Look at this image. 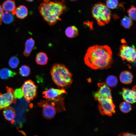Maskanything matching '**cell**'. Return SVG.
<instances>
[{
    "label": "cell",
    "instance_id": "obj_8",
    "mask_svg": "<svg viewBox=\"0 0 136 136\" xmlns=\"http://www.w3.org/2000/svg\"><path fill=\"white\" fill-rule=\"evenodd\" d=\"M6 89V93L3 94L0 92V110L9 106L12 103H16V99L14 96L13 89L7 86Z\"/></svg>",
    "mask_w": 136,
    "mask_h": 136
},
{
    "label": "cell",
    "instance_id": "obj_17",
    "mask_svg": "<svg viewBox=\"0 0 136 136\" xmlns=\"http://www.w3.org/2000/svg\"><path fill=\"white\" fill-rule=\"evenodd\" d=\"M28 14V9L25 6L21 5L16 8L15 15L18 18L23 19L27 16Z\"/></svg>",
    "mask_w": 136,
    "mask_h": 136
},
{
    "label": "cell",
    "instance_id": "obj_2",
    "mask_svg": "<svg viewBox=\"0 0 136 136\" xmlns=\"http://www.w3.org/2000/svg\"><path fill=\"white\" fill-rule=\"evenodd\" d=\"M64 1L44 0V2L40 5L38 8L39 12L49 25H53L61 20L60 16L66 8Z\"/></svg>",
    "mask_w": 136,
    "mask_h": 136
},
{
    "label": "cell",
    "instance_id": "obj_15",
    "mask_svg": "<svg viewBox=\"0 0 136 136\" xmlns=\"http://www.w3.org/2000/svg\"><path fill=\"white\" fill-rule=\"evenodd\" d=\"M133 76L132 74L128 71H124L120 73L119 79L120 82L125 84H130L132 82Z\"/></svg>",
    "mask_w": 136,
    "mask_h": 136
},
{
    "label": "cell",
    "instance_id": "obj_30",
    "mask_svg": "<svg viewBox=\"0 0 136 136\" xmlns=\"http://www.w3.org/2000/svg\"><path fill=\"white\" fill-rule=\"evenodd\" d=\"M118 136H136L135 134L130 132H122Z\"/></svg>",
    "mask_w": 136,
    "mask_h": 136
},
{
    "label": "cell",
    "instance_id": "obj_22",
    "mask_svg": "<svg viewBox=\"0 0 136 136\" xmlns=\"http://www.w3.org/2000/svg\"><path fill=\"white\" fill-rule=\"evenodd\" d=\"M117 78L114 75H110L107 78L106 84L109 87H114L116 86L118 83Z\"/></svg>",
    "mask_w": 136,
    "mask_h": 136
},
{
    "label": "cell",
    "instance_id": "obj_13",
    "mask_svg": "<svg viewBox=\"0 0 136 136\" xmlns=\"http://www.w3.org/2000/svg\"><path fill=\"white\" fill-rule=\"evenodd\" d=\"M2 6L4 11L11 12L13 15H15L16 8L14 1L13 0H6L3 2Z\"/></svg>",
    "mask_w": 136,
    "mask_h": 136
},
{
    "label": "cell",
    "instance_id": "obj_21",
    "mask_svg": "<svg viewBox=\"0 0 136 136\" xmlns=\"http://www.w3.org/2000/svg\"><path fill=\"white\" fill-rule=\"evenodd\" d=\"M13 15L9 12H4L2 17V21L7 24H9L12 23L14 19V17Z\"/></svg>",
    "mask_w": 136,
    "mask_h": 136
},
{
    "label": "cell",
    "instance_id": "obj_11",
    "mask_svg": "<svg viewBox=\"0 0 136 136\" xmlns=\"http://www.w3.org/2000/svg\"><path fill=\"white\" fill-rule=\"evenodd\" d=\"M122 96L125 101L130 104L136 102V87L135 86L132 89L123 88L122 93Z\"/></svg>",
    "mask_w": 136,
    "mask_h": 136
},
{
    "label": "cell",
    "instance_id": "obj_10",
    "mask_svg": "<svg viewBox=\"0 0 136 136\" xmlns=\"http://www.w3.org/2000/svg\"><path fill=\"white\" fill-rule=\"evenodd\" d=\"M98 86V89L94 94V97L96 100L100 98L112 99L111 89L106 83H99Z\"/></svg>",
    "mask_w": 136,
    "mask_h": 136
},
{
    "label": "cell",
    "instance_id": "obj_35",
    "mask_svg": "<svg viewBox=\"0 0 136 136\" xmlns=\"http://www.w3.org/2000/svg\"></svg>",
    "mask_w": 136,
    "mask_h": 136
},
{
    "label": "cell",
    "instance_id": "obj_26",
    "mask_svg": "<svg viewBox=\"0 0 136 136\" xmlns=\"http://www.w3.org/2000/svg\"><path fill=\"white\" fill-rule=\"evenodd\" d=\"M19 63L17 57L14 56L11 57L9 60L8 63L9 66L12 69H15L18 66Z\"/></svg>",
    "mask_w": 136,
    "mask_h": 136
},
{
    "label": "cell",
    "instance_id": "obj_1",
    "mask_svg": "<svg viewBox=\"0 0 136 136\" xmlns=\"http://www.w3.org/2000/svg\"><path fill=\"white\" fill-rule=\"evenodd\" d=\"M85 63L92 69H104L110 67L113 62L112 53L107 45H94L87 49L84 57Z\"/></svg>",
    "mask_w": 136,
    "mask_h": 136
},
{
    "label": "cell",
    "instance_id": "obj_7",
    "mask_svg": "<svg viewBox=\"0 0 136 136\" xmlns=\"http://www.w3.org/2000/svg\"><path fill=\"white\" fill-rule=\"evenodd\" d=\"M37 87L31 80L25 81L21 88L23 96L26 100L29 102L33 100L37 96Z\"/></svg>",
    "mask_w": 136,
    "mask_h": 136
},
{
    "label": "cell",
    "instance_id": "obj_23",
    "mask_svg": "<svg viewBox=\"0 0 136 136\" xmlns=\"http://www.w3.org/2000/svg\"><path fill=\"white\" fill-rule=\"evenodd\" d=\"M119 108L122 112L126 113L130 111L131 109V106L130 103L125 101L120 104Z\"/></svg>",
    "mask_w": 136,
    "mask_h": 136
},
{
    "label": "cell",
    "instance_id": "obj_9",
    "mask_svg": "<svg viewBox=\"0 0 136 136\" xmlns=\"http://www.w3.org/2000/svg\"><path fill=\"white\" fill-rule=\"evenodd\" d=\"M119 55L123 60L129 62L134 61L136 59V53L134 47L123 44L120 47Z\"/></svg>",
    "mask_w": 136,
    "mask_h": 136
},
{
    "label": "cell",
    "instance_id": "obj_25",
    "mask_svg": "<svg viewBox=\"0 0 136 136\" xmlns=\"http://www.w3.org/2000/svg\"><path fill=\"white\" fill-rule=\"evenodd\" d=\"M30 72L29 67L25 65H22L19 69V73L20 75L23 77L28 76L30 74Z\"/></svg>",
    "mask_w": 136,
    "mask_h": 136
},
{
    "label": "cell",
    "instance_id": "obj_28",
    "mask_svg": "<svg viewBox=\"0 0 136 136\" xmlns=\"http://www.w3.org/2000/svg\"><path fill=\"white\" fill-rule=\"evenodd\" d=\"M118 4V0H108L106 2V6L109 9H114L116 8Z\"/></svg>",
    "mask_w": 136,
    "mask_h": 136
},
{
    "label": "cell",
    "instance_id": "obj_14",
    "mask_svg": "<svg viewBox=\"0 0 136 136\" xmlns=\"http://www.w3.org/2000/svg\"><path fill=\"white\" fill-rule=\"evenodd\" d=\"M3 115L5 118L7 120L13 122L15 117V112L13 107L9 106L4 109Z\"/></svg>",
    "mask_w": 136,
    "mask_h": 136
},
{
    "label": "cell",
    "instance_id": "obj_12",
    "mask_svg": "<svg viewBox=\"0 0 136 136\" xmlns=\"http://www.w3.org/2000/svg\"><path fill=\"white\" fill-rule=\"evenodd\" d=\"M67 93V92L64 88L56 89L52 88L43 91L42 94L44 97L48 99L54 98L63 94Z\"/></svg>",
    "mask_w": 136,
    "mask_h": 136
},
{
    "label": "cell",
    "instance_id": "obj_27",
    "mask_svg": "<svg viewBox=\"0 0 136 136\" xmlns=\"http://www.w3.org/2000/svg\"><path fill=\"white\" fill-rule=\"evenodd\" d=\"M136 8L134 6L132 5L127 10V12L129 17L132 20H136Z\"/></svg>",
    "mask_w": 136,
    "mask_h": 136
},
{
    "label": "cell",
    "instance_id": "obj_31",
    "mask_svg": "<svg viewBox=\"0 0 136 136\" xmlns=\"http://www.w3.org/2000/svg\"><path fill=\"white\" fill-rule=\"evenodd\" d=\"M4 11L2 6L0 5V25H1L2 23V17L3 14L4 12Z\"/></svg>",
    "mask_w": 136,
    "mask_h": 136
},
{
    "label": "cell",
    "instance_id": "obj_24",
    "mask_svg": "<svg viewBox=\"0 0 136 136\" xmlns=\"http://www.w3.org/2000/svg\"><path fill=\"white\" fill-rule=\"evenodd\" d=\"M121 23L122 26L124 28L129 29L132 25L133 22L129 17L125 16L121 19Z\"/></svg>",
    "mask_w": 136,
    "mask_h": 136
},
{
    "label": "cell",
    "instance_id": "obj_19",
    "mask_svg": "<svg viewBox=\"0 0 136 136\" xmlns=\"http://www.w3.org/2000/svg\"><path fill=\"white\" fill-rule=\"evenodd\" d=\"M48 58L47 54L43 52L38 53L36 57L35 61L36 63L40 65H44L48 63Z\"/></svg>",
    "mask_w": 136,
    "mask_h": 136
},
{
    "label": "cell",
    "instance_id": "obj_33",
    "mask_svg": "<svg viewBox=\"0 0 136 136\" xmlns=\"http://www.w3.org/2000/svg\"><path fill=\"white\" fill-rule=\"evenodd\" d=\"M70 0L71 1H76V0Z\"/></svg>",
    "mask_w": 136,
    "mask_h": 136
},
{
    "label": "cell",
    "instance_id": "obj_29",
    "mask_svg": "<svg viewBox=\"0 0 136 136\" xmlns=\"http://www.w3.org/2000/svg\"><path fill=\"white\" fill-rule=\"evenodd\" d=\"M14 95L15 98L16 99H20L22 98L23 95L22 88L16 89L14 91Z\"/></svg>",
    "mask_w": 136,
    "mask_h": 136
},
{
    "label": "cell",
    "instance_id": "obj_18",
    "mask_svg": "<svg viewBox=\"0 0 136 136\" xmlns=\"http://www.w3.org/2000/svg\"><path fill=\"white\" fill-rule=\"evenodd\" d=\"M17 74L15 72L6 68L0 70V77L3 79L5 80L13 77Z\"/></svg>",
    "mask_w": 136,
    "mask_h": 136
},
{
    "label": "cell",
    "instance_id": "obj_16",
    "mask_svg": "<svg viewBox=\"0 0 136 136\" xmlns=\"http://www.w3.org/2000/svg\"><path fill=\"white\" fill-rule=\"evenodd\" d=\"M35 45V41L31 38L27 39L25 44V48L23 52L24 55L28 57L30 54Z\"/></svg>",
    "mask_w": 136,
    "mask_h": 136
},
{
    "label": "cell",
    "instance_id": "obj_6",
    "mask_svg": "<svg viewBox=\"0 0 136 136\" xmlns=\"http://www.w3.org/2000/svg\"><path fill=\"white\" fill-rule=\"evenodd\" d=\"M97 100L98 103V110L101 115L111 116L115 114V106L112 99L101 98Z\"/></svg>",
    "mask_w": 136,
    "mask_h": 136
},
{
    "label": "cell",
    "instance_id": "obj_32",
    "mask_svg": "<svg viewBox=\"0 0 136 136\" xmlns=\"http://www.w3.org/2000/svg\"><path fill=\"white\" fill-rule=\"evenodd\" d=\"M25 0L27 1V2H32L34 1V0Z\"/></svg>",
    "mask_w": 136,
    "mask_h": 136
},
{
    "label": "cell",
    "instance_id": "obj_34",
    "mask_svg": "<svg viewBox=\"0 0 136 136\" xmlns=\"http://www.w3.org/2000/svg\"><path fill=\"white\" fill-rule=\"evenodd\" d=\"M35 136H38L35 135Z\"/></svg>",
    "mask_w": 136,
    "mask_h": 136
},
{
    "label": "cell",
    "instance_id": "obj_4",
    "mask_svg": "<svg viewBox=\"0 0 136 136\" xmlns=\"http://www.w3.org/2000/svg\"><path fill=\"white\" fill-rule=\"evenodd\" d=\"M64 99L61 95L54 98L41 100L38 103V106L43 108L42 114L44 117L50 119L54 117L57 112L65 110Z\"/></svg>",
    "mask_w": 136,
    "mask_h": 136
},
{
    "label": "cell",
    "instance_id": "obj_20",
    "mask_svg": "<svg viewBox=\"0 0 136 136\" xmlns=\"http://www.w3.org/2000/svg\"><path fill=\"white\" fill-rule=\"evenodd\" d=\"M65 32L66 36L70 38H75L78 35V29L76 26L74 25L67 27Z\"/></svg>",
    "mask_w": 136,
    "mask_h": 136
},
{
    "label": "cell",
    "instance_id": "obj_5",
    "mask_svg": "<svg viewBox=\"0 0 136 136\" xmlns=\"http://www.w3.org/2000/svg\"><path fill=\"white\" fill-rule=\"evenodd\" d=\"M92 16L100 26H104L110 21L111 18L110 10L105 4L99 2L93 6Z\"/></svg>",
    "mask_w": 136,
    "mask_h": 136
},
{
    "label": "cell",
    "instance_id": "obj_3",
    "mask_svg": "<svg viewBox=\"0 0 136 136\" xmlns=\"http://www.w3.org/2000/svg\"><path fill=\"white\" fill-rule=\"evenodd\" d=\"M52 79L58 87L64 89L70 86L73 82L72 75L63 64L55 63L50 70Z\"/></svg>",
    "mask_w": 136,
    "mask_h": 136
}]
</instances>
